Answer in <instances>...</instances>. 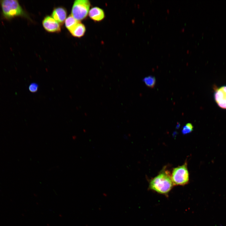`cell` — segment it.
Wrapping results in <instances>:
<instances>
[{"mask_svg":"<svg viewBox=\"0 0 226 226\" xmlns=\"http://www.w3.org/2000/svg\"><path fill=\"white\" fill-rule=\"evenodd\" d=\"M171 174L166 167L163 169L158 175L149 180L148 189L168 196L174 186Z\"/></svg>","mask_w":226,"mask_h":226,"instance_id":"cell-1","label":"cell"},{"mask_svg":"<svg viewBox=\"0 0 226 226\" xmlns=\"http://www.w3.org/2000/svg\"><path fill=\"white\" fill-rule=\"evenodd\" d=\"M38 84L36 83H31L29 87L30 91L32 93L36 92L38 90Z\"/></svg>","mask_w":226,"mask_h":226,"instance_id":"cell-13","label":"cell"},{"mask_svg":"<svg viewBox=\"0 0 226 226\" xmlns=\"http://www.w3.org/2000/svg\"><path fill=\"white\" fill-rule=\"evenodd\" d=\"M42 25L44 29L50 33H59L60 32V24L51 16H47L43 19Z\"/></svg>","mask_w":226,"mask_h":226,"instance_id":"cell-5","label":"cell"},{"mask_svg":"<svg viewBox=\"0 0 226 226\" xmlns=\"http://www.w3.org/2000/svg\"><path fill=\"white\" fill-rule=\"evenodd\" d=\"M52 17L59 23L62 24L67 18V12L64 8L59 7L54 8Z\"/></svg>","mask_w":226,"mask_h":226,"instance_id":"cell-7","label":"cell"},{"mask_svg":"<svg viewBox=\"0 0 226 226\" xmlns=\"http://www.w3.org/2000/svg\"><path fill=\"white\" fill-rule=\"evenodd\" d=\"M90 2L88 0H76L74 2L71 15L78 21L86 17L89 11Z\"/></svg>","mask_w":226,"mask_h":226,"instance_id":"cell-4","label":"cell"},{"mask_svg":"<svg viewBox=\"0 0 226 226\" xmlns=\"http://www.w3.org/2000/svg\"><path fill=\"white\" fill-rule=\"evenodd\" d=\"M85 31V26L79 22L69 32L73 36L80 38L84 35Z\"/></svg>","mask_w":226,"mask_h":226,"instance_id":"cell-9","label":"cell"},{"mask_svg":"<svg viewBox=\"0 0 226 226\" xmlns=\"http://www.w3.org/2000/svg\"><path fill=\"white\" fill-rule=\"evenodd\" d=\"M174 186H184L189 181V173L187 161L184 164L174 168L171 174Z\"/></svg>","mask_w":226,"mask_h":226,"instance_id":"cell-3","label":"cell"},{"mask_svg":"<svg viewBox=\"0 0 226 226\" xmlns=\"http://www.w3.org/2000/svg\"><path fill=\"white\" fill-rule=\"evenodd\" d=\"M3 19L10 20L15 17L20 16L27 19L30 17L17 0H0Z\"/></svg>","mask_w":226,"mask_h":226,"instance_id":"cell-2","label":"cell"},{"mask_svg":"<svg viewBox=\"0 0 226 226\" xmlns=\"http://www.w3.org/2000/svg\"><path fill=\"white\" fill-rule=\"evenodd\" d=\"M79 22L71 15H70L67 18L65 21V26L70 31Z\"/></svg>","mask_w":226,"mask_h":226,"instance_id":"cell-10","label":"cell"},{"mask_svg":"<svg viewBox=\"0 0 226 226\" xmlns=\"http://www.w3.org/2000/svg\"><path fill=\"white\" fill-rule=\"evenodd\" d=\"M214 98L218 106L226 110V85L216 89Z\"/></svg>","mask_w":226,"mask_h":226,"instance_id":"cell-6","label":"cell"},{"mask_svg":"<svg viewBox=\"0 0 226 226\" xmlns=\"http://www.w3.org/2000/svg\"><path fill=\"white\" fill-rule=\"evenodd\" d=\"M89 15L92 19L96 21L102 20L105 16L103 10L98 7L91 8L89 11Z\"/></svg>","mask_w":226,"mask_h":226,"instance_id":"cell-8","label":"cell"},{"mask_svg":"<svg viewBox=\"0 0 226 226\" xmlns=\"http://www.w3.org/2000/svg\"><path fill=\"white\" fill-rule=\"evenodd\" d=\"M143 82L148 87L153 88L156 83V79L154 77L149 76L145 77L143 79Z\"/></svg>","mask_w":226,"mask_h":226,"instance_id":"cell-11","label":"cell"},{"mask_svg":"<svg viewBox=\"0 0 226 226\" xmlns=\"http://www.w3.org/2000/svg\"><path fill=\"white\" fill-rule=\"evenodd\" d=\"M193 126L191 123H187L182 128L181 132L183 134L191 132L193 130Z\"/></svg>","mask_w":226,"mask_h":226,"instance_id":"cell-12","label":"cell"}]
</instances>
